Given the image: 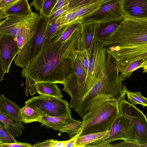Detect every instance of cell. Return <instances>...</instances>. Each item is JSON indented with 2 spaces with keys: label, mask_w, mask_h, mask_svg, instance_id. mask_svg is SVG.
I'll return each instance as SVG.
<instances>
[{
  "label": "cell",
  "mask_w": 147,
  "mask_h": 147,
  "mask_svg": "<svg viewBox=\"0 0 147 147\" xmlns=\"http://www.w3.org/2000/svg\"><path fill=\"white\" fill-rule=\"evenodd\" d=\"M0 122L10 130L14 138L20 136L25 128L23 124L17 123L10 117L1 111Z\"/></svg>",
  "instance_id": "7402d4cb"
},
{
  "label": "cell",
  "mask_w": 147,
  "mask_h": 147,
  "mask_svg": "<svg viewBox=\"0 0 147 147\" xmlns=\"http://www.w3.org/2000/svg\"><path fill=\"white\" fill-rule=\"evenodd\" d=\"M102 2H105V1H109V0H100Z\"/></svg>",
  "instance_id": "bcb514c9"
},
{
  "label": "cell",
  "mask_w": 147,
  "mask_h": 147,
  "mask_svg": "<svg viewBox=\"0 0 147 147\" xmlns=\"http://www.w3.org/2000/svg\"><path fill=\"white\" fill-rule=\"evenodd\" d=\"M78 136L79 134H78L75 136L71 138V140L67 144L66 147H75V140L76 138Z\"/></svg>",
  "instance_id": "7bdbcfd3"
},
{
  "label": "cell",
  "mask_w": 147,
  "mask_h": 147,
  "mask_svg": "<svg viewBox=\"0 0 147 147\" xmlns=\"http://www.w3.org/2000/svg\"><path fill=\"white\" fill-rule=\"evenodd\" d=\"M36 92L40 95L63 98V96L57 84L50 82H36Z\"/></svg>",
  "instance_id": "ffe728a7"
},
{
  "label": "cell",
  "mask_w": 147,
  "mask_h": 147,
  "mask_svg": "<svg viewBox=\"0 0 147 147\" xmlns=\"http://www.w3.org/2000/svg\"><path fill=\"white\" fill-rule=\"evenodd\" d=\"M45 0H33L30 3L31 6H34L36 11L40 12Z\"/></svg>",
  "instance_id": "ab89813d"
},
{
  "label": "cell",
  "mask_w": 147,
  "mask_h": 147,
  "mask_svg": "<svg viewBox=\"0 0 147 147\" xmlns=\"http://www.w3.org/2000/svg\"><path fill=\"white\" fill-rule=\"evenodd\" d=\"M66 27H63L60 25V20L58 18L52 23L47 24L46 42L57 40L62 34Z\"/></svg>",
  "instance_id": "603a6c76"
},
{
  "label": "cell",
  "mask_w": 147,
  "mask_h": 147,
  "mask_svg": "<svg viewBox=\"0 0 147 147\" xmlns=\"http://www.w3.org/2000/svg\"><path fill=\"white\" fill-rule=\"evenodd\" d=\"M32 147V145L28 143L17 141L12 143H3L0 144V147Z\"/></svg>",
  "instance_id": "8d00e7d4"
},
{
  "label": "cell",
  "mask_w": 147,
  "mask_h": 147,
  "mask_svg": "<svg viewBox=\"0 0 147 147\" xmlns=\"http://www.w3.org/2000/svg\"><path fill=\"white\" fill-rule=\"evenodd\" d=\"M125 16L137 18H147V0H121Z\"/></svg>",
  "instance_id": "5bb4252c"
},
{
  "label": "cell",
  "mask_w": 147,
  "mask_h": 147,
  "mask_svg": "<svg viewBox=\"0 0 147 147\" xmlns=\"http://www.w3.org/2000/svg\"><path fill=\"white\" fill-rule=\"evenodd\" d=\"M74 71L79 86L78 99L82 97V91L87 75V73L79 53L75 61Z\"/></svg>",
  "instance_id": "44dd1931"
},
{
  "label": "cell",
  "mask_w": 147,
  "mask_h": 147,
  "mask_svg": "<svg viewBox=\"0 0 147 147\" xmlns=\"http://www.w3.org/2000/svg\"><path fill=\"white\" fill-rule=\"evenodd\" d=\"M108 131H107L97 132L79 136L75 140V146L76 147H85L86 145L105 136Z\"/></svg>",
  "instance_id": "484cf974"
},
{
  "label": "cell",
  "mask_w": 147,
  "mask_h": 147,
  "mask_svg": "<svg viewBox=\"0 0 147 147\" xmlns=\"http://www.w3.org/2000/svg\"><path fill=\"white\" fill-rule=\"evenodd\" d=\"M47 22V18L40 14L37 32L34 39L30 59L36 55L40 47L46 42V28Z\"/></svg>",
  "instance_id": "e0dca14e"
},
{
  "label": "cell",
  "mask_w": 147,
  "mask_h": 147,
  "mask_svg": "<svg viewBox=\"0 0 147 147\" xmlns=\"http://www.w3.org/2000/svg\"><path fill=\"white\" fill-rule=\"evenodd\" d=\"M81 23L80 21H78L67 25L62 34L57 40L63 41L66 40L76 29L81 26Z\"/></svg>",
  "instance_id": "4dcf8cb0"
},
{
  "label": "cell",
  "mask_w": 147,
  "mask_h": 147,
  "mask_svg": "<svg viewBox=\"0 0 147 147\" xmlns=\"http://www.w3.org/2000/svg\"><path fill=\"white\" fill-rule=\"evenodd\" d=\"M28 0H20L5 11L7 16L29 13L32 11Z\"/></svg>",
  "instance_id": "83f0119b"
},
{
  "label": "cell",
  "mask_w": 147,
  "mask_h": 147,
  "mask_svg": "<svg viewBox=\"0 0 147 147\" xmlns=\"http://www.w3.org/2000/svg\"><path fill=\"white\" fill-rule=\"evenodd\" d=\"M68 5L58 10L51 16L47 18V24H51L57 18L65 12L68 8Z\"/></svg>",
  "instance_id": "e575fe53"
},
{
  "label": "cell",
  "mask_w": 147,
  "mask_h": 147,
  "mask_svg": "<svg viewBox=\"0 0 147 147\" xmlns=\"http://www.w3.org/2000/svg\"><path fill=\"white\" fill-rule=\"evenodd\" d=\"M105 47L119 69L147 59V18L125 16Z\"/></svg>",
  "instance_id": "7a4b0ae2"
},
{
  "label": "cell",
  "mask_w": 147,
  "mask_h": 147,
  "mask_svg": "<svg viewBox=\"0 0 147 147\" xmlns=\"http://www.w3.org/2000/svg\"><path fill=\"white\" fill-rule=\"evenodd\" d=\"M25 94L28 96L29 93L30 95L33 96L36 92V82L31 78L26 77Z\"/></svg>",
  "instance_id": "836d02e7"
},
{
  "label": "cell",
  "mask_w": 147,
  "mask_h": 147,
  "mask_svg": "<svg viewBox=\"0 0 147 147\" xmlns=\"http://www.w3.org/2000/svg\"><path fill=\"white\" fill-rule=\"evenodd\" d=\"M120 140L138 143L134 126L129 119L122 115L116 120L107 134L85 147H111L110 143Z\"/></svg>",
  "instance_id": "5b68a950"
},
{
  "label": "cell",
  "mask_w": 147,
  "mask_h": 147,
  "mask_svg": "<svg viewBox=\"0 0 147 147\" xmlns=\"http://www.w3.org/2000/svg\"><path fill=\"white\" fill-rule=\"evenodd\" d=\"M119 108L122 116L129 119L134 126L138 143L147 144V120L143 112L126 101L125 98L118 102Z\"/></svg>",
  "instance_id": "ba28073f"
},
{
  "label": "cell",
  "mask_w": 147,
  "mask_h": 147,
  "mask_svg": "<svg viewBox=\"0 0 147 147\" xmlns=\"http://www.w3.org/2000/svg\"><path fill=\"white\" fill-rule=\"evenodd\" d=\"M25 105L32 108L41 115L71 116L68 102L60 98L40 95L26 100Z\"/></svg>",
  "instance_id": "8992f818"
},
{
  "label": "cell",
  "mask_w": 147,
  "mask_h": 147,
  "mask_svg": "<svg viewBox=\"0 0 147 147\" xmlns=\"http://www.w3.org/2000/svg\"><path fill=\"white\" fill-rule=\"evenodd\" d=\"M63 85V90L68 93L71 98L78 99L79 86L74 73L70 76Z\"/></svg>",
  "instance_id": "4316f807"
},
{
  "label": "cell",
  "mask_w": 147,
  "mask_h": 147,
  "mask_svg": "<svg viewBox=\"0 0 147 147\" xmlns=\"http://www.w3.org/2000/svg\"><path fill=\"white\" fill-rule=\"evenodd\" d=\"M20 0H0V8L5 11L10 8Z\"/></svg>",
  "instance_id": "f35d334b"
},
{
  "label": "cell",
  "mask_w": 147,
  "mask_h": 147,
  "mask_svg": "<svg viewBox=\"0 0 147 147\" xmlns=\"http://www.w3.org/2000/svg\"><path fill=\"white\" fill-rule=\"evenodd\" d=\"M125 93L127 95V101L131 104L135 106L138 104L141 105L144 108L147 106V99L143 96L140 92H131L126 87Z\"/></svg>",
  "instance_id": "f1b7e54d"
},
{
  "label": "cell",
  "mask_w": 147,
  "mask_h": 147,
  "mask_svg": "<svg viewBox=\"0 0 147 147\" xmlns=\"http://www.w3.org/2000/svg\"><path fill=\"white\" fill-rule=\"evenodd\" d=\"M40 18L39 12L7 16V18L0 24V34L16 36L22 30L38 22Z\"/></svg>",
  "instance_id": "9c48e42d"
},
{
  "label": "cell",
  "mask_w": 147,
  "mask_h": 147,
  "mask_svg": "<svg viewBox=\"0 0 147 147\" xmlns=\"http://www.w3.org/2000/svg\"><path fill=\"white\" fill-rule=\"evenodd\" d=\"M121 0H111L102 2L97 9L85 17L81 21L99 23L125 17Z\"/></svg>",
  "instance_id": "30bf717a"
},
{
  "label": "cell",
  "mask_w": 147,
  "mask_h": 147,
  "mask_svg": "<svg viewBox=\"0 0 147 147\" xmlns=\"http://www.w3.org/2000/svg\"><path fill=\"white\" fill-rule=\"evenodd\" d=\"M53 140V139H49L46 140L42 142H37L34 145H32V147H53L52 144Z\"/></svg>",
  "instance_id": "60d3db41"
},
{
  "label": "cell",
  "mask_w": 147,
  "mask_h": 147,
  "mask_svg": "<svg viewBox=\"0 0 147 147\" xmlns=\"http://www.w3.org/2000/svg\"><path fill=\"white\" fill-rule=\"evenodd\" d=\"M90 52L89 65L82 91V97L90 89L107 63V52L106 47L94 39Z\"/></svg>",
  "instance_id": "52a82bcc"
},
{
  "label": "cell",
  "mask_w": 147,
  "mask_h": 147,
  "mask_svg": "<svg viewBox=\"0 0 147 147\" xmlns=\"http://www.w3.org/2000/svg\"><path fill=\"white\" fill-rule=\"evenodd\" d=\"M90 1H102L100 0H72L66 11L57 18L60 20V25L65 27L68 24L74 22L76 13L79 8L85 3Z\"/></svg>",
  "instance_id": "2e32d148"
},
{
  "label": "cell",
  "mask_w": 147,
  "mask_h": 147,
  "mask_svg": "<svg viewBox=\"0 0 147 147\" xmlns=\"http://www.w3.org/2000/svg\"><path fill=\"white\" fill-rule=\"evenodd\" d=\"M5 74L1 64L0 59V82L4 80Z\"/></svg>",
  "instance_id": "ee69618b"
},
{
  "label": "cell",
  "mask_w": 147,
  "mask_h": 147,
  "mask_svg": "<svg viewBox=\"0 0 147 147\" xmlns=\"http://www.w3.org/2000/svg\"><path fill=\"white\" fill-rule=\"evenodd\" d=\"M142 68L143 72L146 73L147 71V59L135 61L126 67L119 70L120 76L122 81L129 78L132 73L137 69Z\"/></svg>",
  "instance_id": "d4e9b609"
},
{
  "label": "cell",
  "mask_w": 147,
  "mask_h": 147,
  "mask_svg": "<svg viewBox=\"0 0 147 147\" xmlns=\"http://www.w3.org/2000/svg\"><path fill=\"white\" fill-rule=\"evenodd\" d=\"M106 64L88 92L78 99L71 98L70 108L78 113L97 95H111L119 102L125 98L126 86L120 76L118 67L107 51Z\"/></svg>",
  "instance_id": "277c9868"
},
{
  "label": "cell",
  "mask_w": 147,
  "mask_h": 147,
  "mask_svg": "<svg viewBox=\"0 0 147 147\" xmlns=\"http://www.w3.org/2000/svg\"><path fill=\"white\" fill-rule=\"evenodd\" d=\"M73 118L72 117L52 116L41 115L40 122L41 126H45L47 127L59 131L66 125Z\"/></svg>",
  "instance_id": "d6986e66"
},
{
  "label": "cell",
  "mask_w": 147,
  "mask_h": 147,
  "mask_svg": "<svg viewBox=\"0 0 147 147\" xmlns=\"http://www.w3.org/2000/svg\"><path fill=\"white\" fill-rule=\"evenodd\" d=\"M1 124L0 123V125H1Z\"/></svg>",
  "instance_id": "7dc6e473"
},
{
  "label": "cell",
  "mask_w": 147,
  "mask_h": 147,
  "mask_svg": "<svg viewBox=\"0 0 147 147\" xmlns=\"http://www.w3.org/2000/svg\"><path fill=\"white\" fill-rule=\"evenodd\" d=\"M80 30V50L89 52L92 45L98 23L82 22Z\"/></svg>",
  "instance_id": "9a60e30c"
},
{
  "label": "cell",
  "mask_w": 147,
  "mask_h": 147,
  "mask_svg": "<svg viewBox=\"0 0 147 147\" xmlns=\"http://www.w3.org/2000/svg\"><path fill=\"white\" fill-rule=\"evenodd\" d=\"M41 115L34 109L25 105L21 108L18 114L19 120L25 123L39 122Z\"/></svg>",
  "instance_id": "cb8c5ba5"
},
{
  "label": "cell",
  "mask_w": 147,
  "mask_h": 147,
  "mask_svg": "<svg viewBox=\"0 0 147 147\" xmlns=\"http://www.w3.org/2000/svg\"><path fill=\"white\" fill-rule=\"evenodd\" d=\"M0 137L4 143H12L16 141L10 130L2 124L0 125Z\"/></svg>",
  "instance_id": "1f68e13d"
},
{
  "label": "cell",
  "mask_w": 147,
  "mask_h": 147,
  "mask_svg": "<svg viewBox=\"0 0 147 147\" xmlns=\"http://www.w3.org/2000/svg\"><path fill=\"white\" fill-rule=\"evenodd\" d=\"M80 28L64 41L46 42L22 68V76L36 82L63 84L74 73V63L80 51Z\"/></svg>",
  "instance_id": "6da1fadb"
},
{
  "label": "cell",
  "mask_w": 147,
  "mask_h": 147,
  "mask_svg": "<svg viewBox=\"0 0 147 147\" xmlns=\"http://www.w3.org/2000/svg\"><path fill=\"white\" fill-rule=\"evenodd\" d=\"M71 0H57L55 5L51 11L48 18L51 16L58 10L66 5H68Z\"/></svg>",
  "instance_id": "74e56055"
},
{
  "label": "cell",
  "mask_w": 147,
  "mask_h": 147,
  "mask_svg": "<svg viewBox=\"0 0 147 147\" xmlns=\"http://www.w3.org/2000/svg\"><path fill=\"white\" fill-rule=\"evenodd\" d=\"M78 113L83 119L79 136L109 131L121 115L117 101L111 95L102 94L93 98Z\"/></svg>",
  "instance_id": "3957f363"
},
{
  "label": "cell",
  "mask_w": 147,
  "mask_h": 147,
  "mask_svg": "<svg viewBox=\"0 0 147 147\" xmlns=\"http://www.w3.org/2000/svg\"><path fill=\"white\" fill-rule=\"evenodd\" d=\"M71 139L66 141H59L53 140L52 144L53 147H66Z\"/></svg>",
  "instance_id": "b9f144b4"
},
{
  "label": "cell",
  "mask_w": 147,
  "mask_h": 147,
  "mask_svg": "<svg viewBox=\"0 0 147 147\" xmlns=\"http://www.w3.org/2000/svg\"><path fill=\"white\" fill-rule=\"evenodd\" d=\"M57 0H45L40 13L48 18L55 5Z\"/></svg>",
  "instance_id": "d6a6232c"
},
{
  "label": "cell",
  "mask_w": 147,
  "mask_h": 147,
  "mask_svg": "<svg viewBox=\"0 0 147 147\" xmlns=\"http://www.w3.org/2000/svg\"><path fill=\"white\" fill-rule=\"evenodd\" d=\"M112 147H147V144H142L137 142L124 141L116 144H112Z\"/></svg>",
  "instance_id": "d590c367"
},
{
  "label": "cell",
  "mask_w": 147,
  "mask_h": 147,
  "mask_svg": "<svg viewBox=\"0 0 147 147\" xmlns=\"http://www.w3.org/2000/svg\"><path fill=\"white\" fill-rule=\"evenodd\" d=\"M82 121L72 119L69 123L62 128L59 131L65 132L68 134L71 139L75 136L78 133Z\"/></svg>",
  "instance_id": "f546056e"
},
{
  "label": "cell",
  "mask_w": 147,
  "mask_h": 147,
  "mask_svg": "<svg viewBox=\"0 0 147 147\" xmlns=\"http://www.w3.org/2000/svg\"><path fill=\"white\" fill-rule=\"evenodd\" d=\"M3 143L1 138L0 137V144Z\"/></svg>",
  "instance_id": "f6af8a7d"
},
{
  "label": "cell",
  "mask_w": 147,
  "mask_h": 147,
  "mask_svg": "<svg viewBox=\"0 0 147 147\" xmlns=\"http://www.w3.org/2000/svg\"><path fill=\"white\" fill-rule=\"evenodd\" d=\"M21 108L15 102L9 99L4 94H2L0 95V111L19 124H22L19 120L18 117Z\"/></svg>",
  "instance_id": "ac0fdd59"
},
{
  "label": "cell",
  "mask_w": 147,
  "mask_h": 147,
  "mask_svg": "<svg viewBox=\"0 0 147 147\" xmlns=\"http://www.w3.org/2000/svg\"><path fill=\"white\" fill-rule=\"evenodd\" d=\"M125 17L117 19L98 23L94 39L101 44L106 46L111 40L114 32Z\"/></svg>",
  "instance_id": "4fadbf2b"
},
{
  "label": "cell",
  "mask_w": 147,
  "mask_h": 147,
  "mask_svg": "<svg viewBox=\"0 0 147 147\" xmlns=\"http://www.w3.org/2000/svg\"><path fill=\"white\" fill-rule=\"evenodd\" d=\"M19 50L16 36L0 34V59L5 74L9 73L11 63Z\"/></svg>",
  "instance_id": "7c38bea8"
},
{
  "label": "cell",
  "mask_w": 147,
  "mask_h": 147,
  "mask_svg": "<svg viewBox=\"0 0 147 147\" xmlns=\"http://www.w3.org/2000/svg\"><path fill=\"white\" fill-rule=\"evenodd\" d=\"M39 21L22 30L16 36L19 50L14 61L17 66L24 67L30 59Z\"/></svg>",
  "instance_id": "8fae6325"
}]
</instances>
